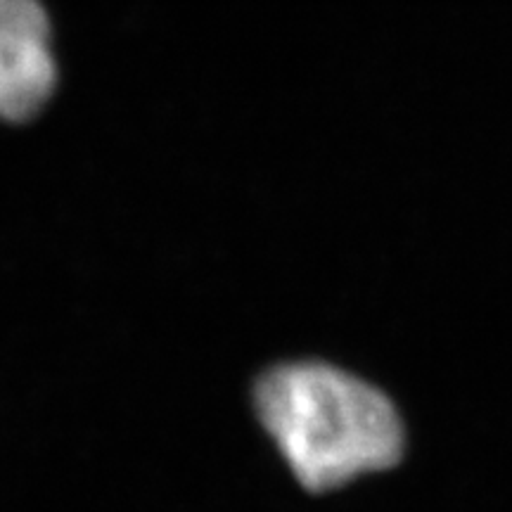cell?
Masks as SVG:
<instances>
[{
	"mask_svg": "<svg viewBox=\"0 0 512 512\" xmlns=\"http://www.w3.org/2000/svg\"><path fill=\"white\" fill-rule=\"evenodd\" d=\"M256 413L294 477L330 491L394 467L403 422L380 389L328 363H287L256 384Z\"/></svg>",
	"mask_w": 512,
	"mask_h": 512,
	"instance_id": "cell-1",
	"label": "cell"
},
{
	"mask_svg": "<svg viewBox=\"0 0 512 512\" xmlns=\"http://www.w3.org/2000/svg\"><path fill=\"white\" fill-rule=\"evenodd\" d=\"M50 24L38 0H0V119L27 121L55 91Z\"/></svg>",
	"mask_w": 512,
	"mask_h": 512,
	"instance_id": "cell-2",
	"label": "cell"
}]
</instances>
